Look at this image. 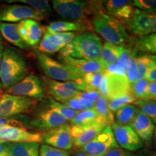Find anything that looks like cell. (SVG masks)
<instances>
[{
  "mask_svg": "<svg viewBox=\"0 0 156 156\" xmlns=\"http://www.w3.org/2000/svg\"><path fill=\"white\" fill-rule=\"evenodd\" d=\"M28 64L23 54L12 46H6L0 64V82L5 90L21 81L27 76Z\"/></svg>",
  "mask_w": 156,
  "mask_h": 156,
  "instance_id": "1",
  "label": "cell"
},
{
  "mask_svg": "<svg viewBox=\"0 0 156 156\" xmlns=\"http://www.w3.org/2000/svg\"><path fill=\"white\" fill-rule=\"evenodd\" d=\"M103 44L96 34L90 31L76 36L70 44L60 50V57H72L88 60H100Z\"/></svg>",
  "mask_w": 156,
  "mask_h": 156,
  "instance_id": "2",
  "label": "cell"
},
{
  "mask_svg": "<svg viewBox=\"0 0 156 156\" xmlns=\"http://www.w3.org/2000/svg\"><path fill=\"white\" fill-rule=\"evenodd\" d=\"M90 25L97 34L111 44L122 46L129 39V35L125 26L106 14L103 9L93 15Z\"/></svg>",
  "mask_w": 156,
  "mask_h": 156,
  "instance_id": "3",
  "label": "cell"
},
{
  "mask_svg": "<svg viewBox=\"0 0 156 156\" xmlns=\"http://www.w3.org/2000/svg\"><path fill=\"white\" fill-rule=\"evenodd\" d=\"M52 5L54 10L62 17L87 24H90L88 22L89 15L103 9L101 1L54 0Z\"/></svg>",
  "mask_w": 156,
  "mask_h": 156,
  "instance_id": "4",
  "label": "cell"
},
{
  "mask_svg": "<svg viewBox=\"0 0 156 156\" xmlns=\"http://www.w3.org/2000/svg\"><path fill=\"white\" fill-rule=\"evenodd\" d=\"M38 64L46 77L59 82L74 81L83 83V75L74 72L62 62L51 58L47 54L36 51Z\"/></svg>",
  "mask_w": 156,
  "mask_h": 156,
  "instance_id": "5",
  "label": "cell"
},
{
  "mask_svg": "<svg viewBox=\"0 0 156 156\" xmlns=\"http://www.w3.org/2000/svg\"><path fill=\"white\" fill-rule=\"evenodd\" d=\"M38 101L28 97L4 93L0 98V117H12L30 112Z\"/></svg>",
  "mask_w": 156,
  "mask_h": 156,
  "instance_id": "6",
  "label": "cell"
},
{
  "mask_svg": "<svg viewBox=\"0 0 156 156\" xmlns=\"http://www.w3.org/2000/svg\"><path fill=\"white\" fill-rule=\"evenodd\" d=\"M6 93L10 95L31 98L41 101L46 96V90L42 80L36 75L31 74L6 90Z\"/></svg>",
  "mask_w": 156,
  "mask_h": 156,
  "instance_id": "7",
  "label": "cell"
},
{
  "mask_svg": "<svg viewBox=\"0 0 156 156\" xmlns=\"http://www.w3.org/2000/svg\"><path fill=\"white\" fill-rule=\"evenodd\" d=\"M119 145L115 140L110 126H107L93 139L80 148L88 156H104L108 151Z\"/></svg>",
  "mask_w": 156,
  "mask_h": 156,
  "instance_id": "8",
  "label": "cell"
},
{
  "mask_svg": "<svg viewBox=\"0 0 156 156\" xmlns=\"http://www.w3.org/2000/svg\"><path fill=\"white\" fill-rule=\"evenodd\" d=\"M132 34L142 37L156 33V12L136 9L133 16L125 24Z\"/></svg>",
  "mask_w": 156,
  "mask_h": 156,
  "instance_id": "9",
  "label": "cell"
},
{
  "mask_svg": "<svg viewBox=\"0 0 156 156\" xmlns=\"http://www.w3.org/2000/svg\"><path fill=\"white\" fill-rule=\"evenodd\" d=\"M46 16L27 5H11L0 9V23H20L29 19L38 21L44 20Z\"/></svg>",
  "mask_w": 156,
  "mask_h": 156,
  "instance_id": "10",
  "label": "cell"
},
{
  "mask_svg": "<svg viewBox=\"0 0 156 156\" xmlns=\"http://www.w3.org/2000/svg\"><path fill=\"white\" fill-rule=\"evenodd\" d=\"M130 84L126 76L105 73L99 87V93L107 100L119 95L128 94Z\"/></svg>",
  "mask_w": 156,
  "mask_h": 156,
  "instance_id": "11",
  "label": "cell"
},
{
  "mask_svg": "<svg viewBox=\"0 0 156 156\" xmlns=\"http://www.w3.org/2000/svg\"><path fill=\"white\" fill-rule=\"evenodd\" d=\"M119 147L129 152L136 151L145 146L143 142L129 125L114 122L110 126Z\"/></svg>",
  "mask_w": 156,
  "mask_h": 156,
  "instance_id": "12",
  "label": "cell"
},
{
  "mask_svg": "<svg viewBox=\"0 0 156 156\" xmlns=\"http://www.w3.org/2000/svg\"><path fill=\"white\" fill-rule=\"evenodd\" d=\"M42 142L45 145L69 151L73 147L71 134V125L66 124L42 134Z\"/></svg>",
  "mask_w": 156,
  "mask_h": 156,
  "instance_id": "13",
  "label": "cell"
},
{
  "mask_svg": "<svg viewBox=\"0 0 156 156\" xmlns=\"http://www.w3.org/2000/svg\"><path fill=\"white\" fill-rule=\"evenodd\" d=\"M0 142L7 143L14 142H42V134L28 131L25 127L7 126L0 129Z\"/></svg>",
  "mask_w": 156,
  "mask_h": 156,
  "instance_id": "14",
  "label": "cell"
},
{
  "mask_svg": "<svg viewBox=\"0 0 156 156\" xmlns=\"http://www.w3.org/2000/svg\"><path fill=\"white\" fill-rule=\"evenodd\" d=\"M103 10L106 14L119 21L123 25L131 20L136 8L132 1L128 0H108L101 1Z\"/></svg>",
  "mask_w": 156,
  "mask_h": 156,
  "instance_id": "15",
  "label": "cell"
},
{
  "mask_svg": "<svg viewBox=\"0 0 156 156\" xmlns=\"http://www.w3.org/2000/svg\"><path fill=\"white\" fill-rule=\"evenodd\" d=\"M107 126L108 125L106 124L99 121L86 125L71 126L73 146L80 149L87 142L91 141Z\"/></svg>",
  "mask_w": 156,
  "mask_h": 156,
  "instance_id": "16",
  "label": "cell"
},
{
  "mask_svg": "<svg viewBox=\"0 0 156 156\" xmlns=\"http://www.w3.org/2000/svg\"><path fill=\"white\" fill-rule=\"evenodd\" d=\"M66 124L67 121L48 106L39 112L34 119L30 122V126L45 132Z\"/></svg>",
  "mask_w": 156,
  "mask_h": 156,
  "instance_id": "17",
  "label": "cell"
},
{
  "mask_svg": "<svg viewBox=\"0 0 156 156\" xmlns=\"http://www.w3.org/2000/svg\"><path fill=\"white\" fill-rule=\"evenodd\" d=\"M17 31L21 38L28 47L38 46L42 38L43 28L35 20H25L17 24Z\"/></svg>",
  "mask_w": 156,
  "mask_h": 156,
  "instance_id": "18",
  "label": "cell"
},
{
  "mask_svg": "<svg viewBox=\"0 0 156 156\" xmlns=\"http://www.w3.org/2000/svg\"><path fill=\"white\" fill-rule=\"evenodd\" d=\"M61 62L73 71L80 75L106 73V67L100 60H88L72 57H60Z\"/></svg>",
  "mask_w": 156,
  "mask_h": 156,
  "instance_id": "19",
  "label": "cell"
},
{
  "mask_svg": "<svg viewBox=\"0 0 156 156\" xmlns=\"http://www.w3.org/2000/svg\"><path fill=\"white\" fill-rule=\"evenodd\" d=\"M143 142L144 145L150 147L153 144V135L156 126L151 119L140 111L129 125Z\"/></svg>",
  "mask_w": 156,
  "mask_h": 156,
  "instance_id": "20",
  "label": "cell"
},
{
  "mask_svg": "<svg viewBox=\"0 0 156 156\" xmlns=\"http://www.w3.org/2000/svg\"><path fill=\"white\" fill-rule=\"evenodd\" d=\"M42 80L46 92L57 102L64 103L80 93L69 89L64 82L54 80L48 77H43Z\"/></svg>",
  "mask_w": 156,
  "mask_h": 156,
  "instance_id": "21",
  "label": "cell"
},
{
  "mask_svg": "<svg viewBox=\"0 0 156 156\" xmlns=\"http://www.w3.org/2000/svg\"><path fill=\"white\" fill-rule=\"evenodd\" d=\"M90 24L77 21H54L43 28L44 34H61L67 32H86L91 30Z\"/></svg>",
  "mask_w": 156,
  "mask_h": 156,
  "instance_id": "22",
  "label": "cell"
},
{
  "mask_svg": "<svg viewBox=\"0 0 156 156\" xmlns=\"http://www.w3.org/2000/svg\"><path fill=\"white\" fill-rule=\"evenodd\" d=\"M65 46V42L61 34L45 33L38 44V51L45 54H54L60 51Z\"/></svg>",
  "mask_w": 156,
  "mask_h": 156,
  "instance_id": "23",
  "label": "cell"
},
{
  "mask_svg": "<svg viewBox=\"0 0 156 156\" xmlns=\"http://www.w3.org/2000/svg\"><path fill=\"white\" fill-rule=\"evenodd\" d=\"M0 34L7 41L21 49H26L28 46L21 38L15 23H0Z\"/></svg>",
  "mask_w": 156,
  "mask_h": 156,
  "instance_id": "24",
  "label": "cell"
},
{
  "mask_svg": "<svg viewBox=\"0 0 156 156\" xmlns=\"http://www.w3.org/2000/svg\"><path fill=\"white\" fill-rule=\"evenodd\" d=\"M40 146L38 142L9 143V156H39Z\"/></svg>",
  "mask_w": 156,
  "mask_h": 156,
  "instance_id": "25",
  "label": "cell"
},
{
  "mask_svg": "<svg viewBox=\"0 0 156 156\" xmlns=\"http://www.w3.org/2000/svg\"><path fill=\"white\" fill-rule=\"evenodd\" d=\"M140 111L133 103L126 105L114 112V122L121 125H130Z\"/></svg>",
  "mask_w": 156,
  "mask_h": 156,
  "instance_id": "26",
  "label": "cell"
},
{
  "mask_svg": "<svg viewBox=\"0 0 156 156\" xmlns=\"http://www.w3.org/2000/svg\"><path fill=\"white\" fill-rule=\"evenodd\" d=\"M94 108L98 114V121L111 126L114 122V114L108 108V100L103 95H100L95 102Z\"/></svg>",
  "mask_w": 156,
  "mask_h": 156,
  "instance_id": "27",
  "label": "cell"
},
{
  "mask_svg": "<svg viewBox=\"0 0 156 156\" xmlns=\"http://www.w3.org/2000/svg\"><path fill=\"white\" fill-rule=\"evenodd\" d=\"M122 46H116L105 42L103 44L102 51L100 58V61L105 67L108 64L118 63L119 58L122 49Z\"/></svg>",
  "mask_w": 156,
  "mask_h": 156,
  "instance_id": "28",
  "label": "cell"
},
{
  "mask_svg": "<svg viewBox=\"0 0 156 156\" xmlns=\"http://www.w3.org/2000/svg\"><path fill=\"white\" fill-rule=\"evenodd\" d=\"M136 51L148 54H156V33L140 37L134 44Z\"/></svg>",
  "mask_w": 156,
  "mask_h": 156,
  "instance_id": "29",
  "label": "cell"
},
{
  "mask_svg": "<svg viewBox=\"0 0 156 156\" xmlns=\"http://www.w3.org/2000/svg\"><path fill=\"white\" fill-rule=\"evenodd\" d=\"M98 121V114L95 108L79 112L70 122L71 126H83Z\"/></svg>",
  "mask_w": 156,
  "mask_h": 156,
  "instance_id": "30",
  "label": "cell"
},
{
  "mask_svg": "<svg viewBox=\"0 0 156 156\" xmlns=\"http://www.w3.org/2000/svg\"><path fill=\"white\" fill-rule=\"evenodd\" d=\"M145 115L151 119L156 125V100L153 99H138L133 103Z\"/></svg>",
  "mask_w": 156,
  "mask_h": 156,
  "instance_id": "31",
  "label": "cell"
},
{
  "mask_svg": "<svg viewBox=\"0 0 156 156\" xmlns=\"http://www.w3.org/2000/svg\"><path fill=\"white\" fill-rule=\"evenodd\" d=\"M104 73H87L83 75V82L85 85V92L99 91L101 83Z\"/></svg>",
  "mask_w": 156,
  "mask_h": 156,
  "instance_id": "32",
  "label": "cell"
},
{
  "mask_svg": "<svg viewBox=\"0 0 156 156\" xmlns=\"http://www.w3.org/2000/svg\"><path fill=\"white\" fill-rule=\"evenodd\" d=\"M8 3H23L27 5L35 10L41 12L44 15L51 12L52 8L48 1L46 0H9L6 1Z\"/></svg>",
  "mask_w": 156,
  "mask_h": 156,
  "instance_id": "33",
  "label": "cell"
},
{
  "mask_svg": "<svg viewBox=\"0 0 156 156\" xmlns=\"http://www.w3.org/2000/svg\"><path fill=\"white\" fill-rule=\"evenodd\" d=\"M48 107L53 110L56 111V112L58 113L62 116H63L66 120L71 122L72 120L75 118L76 115L79 112H76L73 109L69 108L64 103L57 102L53 98L49 99V102H48Z\"/></svg>",
  "mask_w": 156,
  "mask_h": 156,
  "instance_id": "34",
  "label": "cell"
},
{
  "mask_svg": "<svg viewBox=\"0 0 156 156\" xmlns=\"http://www.w3.org/2000/svg\"><path fill=\"white\" fill-rule=\"evenodd\" d=\"M136 100V99L130 93L119 95V96H117L116 98H114L108 100V108L112 113L115 112L122 107L134 103Z\"/></svg>",
  "mask_w": 156,
  "mask_h": 156,
  "instance_id": "35",
  "label": "cell"
},
{
  "mask_svg": "<svg viewBox=\"0 0 156 156\" xmlns=\"http://www.w3.org/2000/svg\"><path fill=\"white\" fill-rule=\"evenodd\" d=\"M153 58V55H140L136 56L137 80L145 78Z\"/></svg>",
  "mask_w": 156,
  "mask_h": 156,
  "instance_id": "36",
  "label": "cell"
},
{
  "mask_svg": "<svg viewBox=\"0 0 156 156\" xmlns=\"http://www.w3.org/2000/svg\"><path fill=\"white\" fill-rule=\"evenodd\" d=\"M150 82L146 78L139 80L130 85V94L135 98L136 100L143 99Z\"/></svg>",
  "mask_w": 156,
  "mask_h": 156,
  "instance_id": "37",
  "label": "cell"
},
{
  "mask_svg": "<svg viewBox=\"0 0 156 156\" xmlns=\"http://www.w3.org/2000/svg\"><path fill=\"white\" fill-rule=\"evenodd\" d=\"M28 117L19 115L12 117H0V129L7 126H17V127H25L27 124H29Z\"/></svg>",
  "mask_w": 156,
  "mask_h": 156,
  "instance_id": "38",
  "label": "cell"
},
{
  "mask_svg": "<svg viewBox=\"0 0 156 156\" xmlns=\"http://www.w3.org/2000/svg\"><path fill=\"white\" fill-rule=\"evenodd\" d=\"M136 55L135 54H132L127 61L126 62L125 67L126 76L127 77L130 85L134 82L137 80V69H136Z\"/></svg>",
  "mask_w": 156,
  "mask_h": 156,
  "instance_id": "39",
  "label": "cell"
},
{
  "mask_svg": "<svg viewBox=\"0 0 156 156\" xmlns=\"http://www.w3.org/2000/svg\"><path fill=\"white\" fill-rule=\"evenodd\" d=\"M39 156H70V154L68 151L57 149L43 144L40 146Z\"/></svg>",
  "mask_w": 156,
  "mask_h": 156,
  "instance_id": "40",
  "label": "cell"
},
{
  "mask_svg": "<svg viewBox=\"0 0 156 156\" xmlns=\"http://www.w3.org/2000/svg\"><path fill=\"white\" fill-rule=\"evenodd\" d=\"M132 5L140 10L156 12V0H134Z\"/></svg>",
  "mask_w": 156,
  "mask_h": 156,
  "instance_id": "41",
  "label": "cell"
},
{
  "mask_svg": "<svg viewBox=\"0 0 156 156\" xmlns=\"http://www.w3.org/2000/svg\"><path fill=\"white\" fill-rule=\"evenodd\" d=\"M105 73L126 76V70L125 67L122 64L116 63L107 65L106 67V73Z\"/></svg>",
  "mask_w": 156,
  "mask_h": 156,
  "instance_id": "42",
  "label": "cell"
},
{
  "mask_svg": "<svg viewBox=\"0 0 156 156\" xmlns=\"http://www.w3.org/2000/svg\"><path fill=\"white\" fill-rule=\"evenodd\" d=\"M64 104L69 107V108L76 111V112H82V111L85 110L80 99H79L76 96L64 102Z\"/></svg>",
  "mask_w": 156,
  "mask_h": 156,
  "instance_id": "43",
  "label": "cell"
},
{
  "mask_svg": "<svg viewBox=\"0 0 156 156\" xmlns=\"http://www.w3.org/2000/svg\"><path fill=\"white\" fill-rule=\"evenodd\" d=\"M100 95L99 91H90V92H80L76 95V97L78 98L84 99V100L95 103L98 98L100 96Z\"/></svg>",
  "mask_w": 156,
  "mask_h": 156,
  "instance_id": "44",
  "label": "cell"
},
{
  "mask_svg": "<svg viewBox=\"0 0 156 156\" xmlns=\"http://www.w3.org/2000/svg\"><path fill=\"white\" fill-rule=\"evenodd\" d=\"M145 78L149 82L156 81V56L155 55H153V58L152 60Z\"/></svg>",
  "mask_w": 156,
  "mask_h": 156,
  "instance_id": "45",
  "label": "cell"
},
{
  "mask_svg": "<svg viewBox=\"0 0 156 156\" xmlns=\"http://www.w3.org/2000/svg\"><path fill=\"white\" fill-rule=\"evenodd\" d=\"M104 156H132V155L130 152L118 147L111 149L105 154Z\"/></svg>",
  "mask_w": 156,
  "mask_h": 156,
  "instance_id": "46",
  "label": "cell"
},
{
  "mask_svg": "<svg viewBox=\"0 0 156 156\" xmlns=\"http://www.w3.org/2000/svg\"><path fill=\"white\" fill-rule=\"evenodd\" d=\"M155 95H156V81L150 82L143 99H145V100L152 99L153 98Z\"/></svg>",
  "mask_w": 156,
  "mask_h": 156,
  "instance_id": "47",
  "label": "cell"
},
{
  "mask_svg": "<svg viewBox=\"0 0 156 156\" xmlns=\"http://www.w3.org/2000/svg\"><path fill=\"white\" fill-rule=\"evenodd\" d=\"M0 156H9V143L0 142Z\"/></svg>",
  "mask_w": 156,
  "mask_h": 156,
  "instance_id": "48",
  "label": "cell"
},
{
  "mask_svg": "<svg viewBox=\"0 0 156 156\" xmlns=\"http://www.w3.org/2000/svg\"><path fill=\"white\" fill-rule=\"evenodd\" d=\"M72 156H88V155H87V154H85V153H83V152L78 151L77 152H75V153H74Z\"/></svg>",
  "mask_w": 156,
  "mask_h": 156,
  "instance_id": "49",
  "label": "cell"
},
{
  "mask_svg": "<svg viewBox=\"0 0 156 156\" xmlns=\"http://www.w3.org/2000/svg\"><path fill=\"white\" fill-rule=\"evenodd\" d=\"M4 48H5V46H4L3 44L0 45V64H1L2 58V55L4 52Z\"/></svg>",
  "mask_w": 156,
  "mask_h": 156,
  "instance_id": "50",
  "label": "cell"
},
{
  "mask_svg": "<svg viewBox=\"0 0 156 156\" xmlns=\"http://www.w3.org/2000/svg\"><path fill=\"white\" fill-rule=\"evenodd\" d=\"M153 143L154 147H155V151H156V127H155V132H154Z\"/></svg>",
  "mask_w": 156,
  "mask_h": 156,
  "instance_id": "51",
  "label": "cell"
},
{
  "mask_svg": "<svg viewBox=\"0 0 156 156\" xmlns=\"http://www.w3.org/2000/svg\"><path fill=\"white\" fill-rule=\"evenodd\" d=\"M132 156H134V155H132ZM134 156H152V155H148L147 153H139L138 154H136V155H134Z\"/></svg>",
  "mask_w": 156,
  "mask_h": 156,
  "instance_id": "52",
  "label": "cell"
},
{
  "mask_svg": "<svg viewBox=\"0 0 156 156\" xmlns=\"http://www.w3.org/2000/svg\"><path fill=\"white\" fill-rule=\"evenodd\" d=\"M2 95V92H1V90H0V98H1Z\"/></svg>",
  "mask_w": 156,
  "mask_h": 156,
  "instance_id": "53",
  "label": "cell"
},
{
  "mask_svg": "<svg viewBox=\"0 0 156 156\" xmlns=\"http://www.w3.org/2000/svg\"><path fill=\"white\" fill-rule=\"evenodd\" d=\"M1 88H2V83L1 82H0V90H1Z\"/></svg>",
  "mask_w": 156,
  "mask_h": 156,
  "instance_id": "54",
  "label": "cell"
},
{
  "mask_svg": "<svg viewBox=\"0 0 156 156\" xmlns=\"http://www.w3.org/2000/svg\"><path fill=\"white\" fill-rule=\"evenodd\" d=\"M152 99H153V100H156V95H155V97H154V98H152Z\"/></svg>",
  "mask_w": 156,
  "mask_h": 156,
  "instance_id": "55",
  "label": "cell"
},
{
  "mask_svg": "<svg viewBox=\"0 0 156 156\" xmlns=\"http://www.w3.org/2000/svg\"><path fill=\"white\" fill-rule=\"evenodd\" d=\"M1 43H2V40H1V38H0V45H1L2 44H1Z\"/></svg>",
  "mask_w": 156,
  "mask_h": 156,
  "instance_id": "56",
  "label": "cell"
}]
</instances>
